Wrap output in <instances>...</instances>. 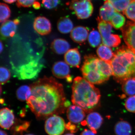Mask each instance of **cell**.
Here are the masks:
<instances>
[{"mask_svg":"<svg viewBox=\"0 0 135 135\" xmlns=\"http://www.w3.org/2000/svg\"><path fill=\"white\" fill-rule=\"evenodd\" d=\"M30 86L31 95L27 103L38 119L64 113L69 106L63 85L53 77L44 76Z\"/></svg>","mask_w":135,"mask_h":135,"instance_id":"cell-1","label":"cell"},{"mask_svg":"<svg viewBox=\"0 0 135 135\" xmlns=\"http://www.w3.org/2000/svg\"><path fill=\"white\" fill-rule=\"evenodd\" d=\"M71 101L74 105L81 108L86 113H90L99 106L101 94L94 84L81 77L74 79Z\"/></svg>","mask_w":135,"mask_h":135,"instance_id":"cell-2","label":"cell"},{"mask_svg":"<svg viewBox=\"0 0 135 135\" xmlns=\"http://www.w3.org/2000/svg\"><path fill=\"white\" fill-rule=\"evenodd\" d=\"M113 75L116 81L122 84L135 78V51L123 46L117 49L111 61Z\"/></svg>","mask_w":135,"mask_h":135,"instance_id":"cell-3","label":"cell"},{"mask_svg":"<svg viewBox=\"0 0 135 135\" xmlns=\"http://www.w3.org/2000/svg\"><path fill=\"white\" fill-rule=\"evenodd\" d=\"M81 68L83 78L93 84L104 83L113 75L111 62H107L90 55L85 56Z\"/></svg>","mask_w":135,"mask_h":135,"instance_id":"cell-4","label":"cell"},{"mask_svg":"<svg viewBox=\"0 0 135 135\" xmlns=\"http://www.w3.org/2000/svg\"><path fill=\"white\" fill-rule=\"evenodd\" d=\"M99 32L101 34L103 44L109 47H116L120 44L121 39L119 35L112 34V26L110 22L97 18Z\"/></svg>","mask_w":135,"mask_h":135,"instance_id":"cell-5","label":"cell"},{"mask_svg":"<svg viewBox=\"0 0 135 135\" xmlns=\"http://www.w3.org/2000/svg\"><path fill=\"white\" fill-rule=\"evenodd\" d=\"M38 59H34L17 67L15 70L17 77L21 79H30L36 78L42 67Z\"/></svg>","mask_w":135,"mask_h":135,"instance_id":"cell-6","label":"cell"},{"mask_svg":"<svg viewBox=\"0 0 135 135\" xmlns=\"http://www.w3.org/2000/svg\"><path fill=\"white\" fill-rule=\"evenodd\" d=\"M69 8L79 19H87L92 15L94 7L90 0H72Z\"/></svg>","mask_w":135,"mask_h":135,"instance_id":"cell-7","label":"cell"},{"mask_svg":"<svg viewBox=\"0 0 135 135\" xmlns=\"http://www.w3.org/2000/svg\"><path fill=\"white\" fill-rule=\"evenodd\" d=\"M65 128L64 119L57 115L49 117L45 122V131L49 135H62L64 132Z\"/></svg>","mask_w":135,"mask_h":135,"instance_id":"cell-8","label":"cell"},{"mask_svg":"<svg viewBox=\"0 0 135 135\" xmlns=\"http://www.w3.org/2000/svg\"><path fill=\"white\" fill-rule=\"evenodd\" d=\"M120 29L127 46L135 51V22L128 21Z\"/></svg>","mask_w":135,"mask_h":135,"instance_id":"cell-9","label":"cell"},{"mask_svg":"<svg viewBox=\"0 0 135 135\" xmlns=\"http://www.w3.org/2000/svg\"><path fill=\"white\" fill-rule=\"evenodd\" d=\"M52 72L56 78L65 79L68 83L72 81V78L70 74V67L65 62L60 61L55 63L52 67Z\"/></svg>","mask_w":135,"mask_h":135,"instance_id":"cell-10","label":"cell"},{"mask_svg":"<svg viewBox=\"0 0 135 135\" xmlns=\"http://www.w3.org/2000/svg\"><path fill=\"white\" fill-rule=\"evenodd\" d=\"M34 29L37 33L41 35L49 34L51 31V25L50 21L44 17L39 16L33 22Z\"/></svg>","mask_w":135,"mask_h":135,"instance_id":"cell-11","label":"cell"},{"mask_svg":"<svg viewBox=\"0 0 135 135\" xmlns=\"http://www.w3.org/2000/svg\"><path fill=\"white\" fill-rule=\"evenodd\" d=\"M66 114L70 122L77 124L83 121L85 117V112L81 107L74 105L68 108Z\"/></svg>","mask_w":135,"mask_h":135,"instance_id":"cell-12","label":"cell"},{"mask_svg":"<svg viewBox=\"0 0 135 135\" xmlns=\"http://www.w3.org/2000/svg\"><path fill=\"white\" fill-rule=\"evenodd\" d=\"M103 119L100 114L97 112H91L87 116L86 120L82 122L83 126L87 125L90 130L96 134L103 123Z\"/></svg>","mask_w":135,"mask_h":135,"instance_id":"cell-13","label":"cell"},{"mask_svg":"<svg viewBox=\"0 0 135 135\" xmlns=\"http://www.w3.org/2000/svg\"><path fill=\"white\" fill-rule=\"evenodd\" d=\"M15 117L13 112L7 108H3L0 111V125L4 129H9L13 125Z\"/></svg>","mask_w":135,"mask_h":135,"instance_id":"cell-14","label":"cell"},{"mask_svg":"<svg viewBox=\"0 0 135 135\" xmlns=\"http://www.w3.org/2000/svg\"><path fill=\"white\" fill-rule=\"evenodd\" d=\"M19 23V20L17 18L13 20H7L3 23L1 27V36L6 38L13 37L16 33Z\"/></svg>","mask_w":135,"mask_h":135,"instance_id":"cell-15","label":"cell"},{"mask_svg":"<svg viewBox=\"0 0 135 135\" xmlns=\"http://www.w3.org/2000/svg\"><path fill=\"white\" fill-rule=\"evenodd\" d=\"M64 59L65 62L72 67L79 68L81 63V56L79 50L74 48L69 50L65 53Z\"/></svg>","mask_w":135,"mask_h":135,"instance_id":"cell-16","label":"cell"},{"mask_svg":"<svg viewBox=\"0 0 135 135\" xmlns=\"http://www.w3.org/2000/svg\"><path fill=\"white\" fill-rule=\"evenodd\" d=\"M89 36L88 29L82 26L75 27L71 32V38L74 42L82 43L86 40Z\"/></svg>","mask_w":135,"mask_h":135,"instance_id":"cell-17","label":"cell"},{"mask_svg":"<svg viewBox=\"0 0 135 135\" xmlns=\"http://www.w3.org/2000/svg\"><path fill=\"white\" fill-rule=\"evenodd\" d=\"M116 11L112 3L108 0H106L99 9V18L104 21L110 22Z\"/></svg>","mask_w":135,"mask_h":135,"instance_id":"cell-18","label":"cell"},{"mask_svg":"<svg viewBox=\"0 0 135 135\" xmlns=\"http://www.w3.org/2000/svg\"><path fill=\"white\" fill-rule=\"evenodd\" d=\"M51 48L55 53L58 55H62L70 50V45L64 39H56L51 43Z\"/></svg>","mask_w":135,"mask_h":135,"instance_id":"cell-19","label":"cell"},{"mask_svg":"<svg viewBox=\"0 0 135 135\" xmlns=\"http://www.w3.org/2000/svg\"><path fill=\"white\" fill-rule=\"evenodd\" d=\"M97 53L99 58L104 61L110 62L114 56V53L110 47L104 44H101L98 47Z\"/></svg>","mask_w":135,"mask_h":135,"instance_id":"cell-20","label":"cell"},{"mask_svg":"<svg viewBox=\"0 0 135 135\" xmlns=\"http://www.w3.org/2000/svg\"><path fill=\"white\" fill-rule=\"evenodd\" d=\"M73 27L72 21L67 17L60 18L57 23V29L62 33H69L72 31Z\"/></svg>","mask_w":135,"mask_h":135,"instance_id":"cell-21","label":"cell"},{"mask_svg":"<svg viewBox=\"0 0 135 135\" xmlns=\"http://www.w3.org/2000/svg\"><path fill=\"white\" fill-rule=\"evenodd\" d=\"M114 132L116 135H130L132 132V128L127 122L121 120L115 125Z\"/></svg>","mask_w":135,"mask_h":135,"instance_id":"cell-22","label":"cell"},{"mask_svg":"<svg viewBox=\"0 0 135 135\" xmlns=\"http://www.w3.org/2000/svg\"><path fill=\"white\" fill-rule=\"evenodd\" d=\"M126 20L122 14L116 11L110 20V22L115 29H121L124 26Z\"/></svg>","mask_w":135,"mask_h":135,"instance_id":"cell-23","label":"cell"},{"mask_svg":"<svg viewBox=\"0 0 135 135\" xmlns=\"http://www.w3.org/2000/svg\"><path fill=\"white\" fill-rule=\"evenodd\" d=\"M31 95V89L30 86L27 85H23L19 87L16 92L17 99L20 101H27Z\"/></svg>","mask_w":135,"mask_h":135,"instance_id":"cell-24","label":"cell"},{"mask_svg":"<svg viewBox=\"0 0 135 135\" xmlns=\"http://www.w3.org/2000/svg\"><path fill=\"white\" fill-rule=\"evenodd\" d=\"M122 90L127 95H135V78L129 79L123 82L122 83Z\"/></svg>","mask_w":135,"mask_h":135,"instance_id":"cell-25","label":"cell"},{"mask_svg":"<svg viewBox=\"0 0 135 135\" xmlns=\"http://www.w3.org/2000/svg\"><path fill=\"white\" fill-rule=\"evenodd\" d=\"M101 39L102 38L99 32L94 29L90 32L88 37L89 43L90 46L94 48L100 45Z\"/></svg>","mask_w":135,"mask_h":135,"instance_id":"cell-26","label":"cell"},{"mask_svg":"<svg viewBox=\"0 0 135 135\" xmlns=\"http://www.w3.org/2000/svg\"><path fill=\"white\" fill-rule=\"evenodd\" d=\"M114 9L119 12H123L126 10L132 0H108Z\"/></svg>","mask_w":135,"mask_h":135,"instance_id":"cell-27","label":"cell"},{"mask_svg":"<svg viewBox=\"0 0 135 135\" xmlns=\"http://www.w3.org/2000/svg\"><path fill=\"white\" fill-rule=\"evenodd\" d=\"M0 21L1 23H3L10 17V9L9 6L5 3H1L0 4Z\"/></svg>","mask_w":135,"mask_h":135,"instance_id":"cell-28","label":"cell"},{"mask_svg":"<svg viewBox=\"0 0 135 135\" xmlns=\"http://www.w3.org/2000/svg\"><path fill=\"white\" fill-rule=\"evenodd\" d=\"M123 13L128 18L135 22V0H132Z\"/></svg>","mask_w":135,"mask_h":135,"instance_id":"cell-29","label":"cell"},{"mask_svg":"<svg viewBox=\"0 0 135 135\" xmlns=\"http://www.w3.org/2000/svg\"><path fill=\"white\" fill-rule=\"evenodd\" d=\"M0 81L1 85L4 84L10 79L11 73L7 68L1 67L0 68Z\"/></svg>","mask_w":135,"mask_h":135,"instance_id":"cell-30","label":"cell"},{"mask_svg":"<svg viewBox=\"0 0 135 135\" xmlns=\"http://www.w3.org/2000/svg\"><path fill=\"white\" fill-rule=\"evenodd\" d=\"M125 107L128 112L135 113V95L129 97L125 102Z\"/></svg>","mask_w":135,"mask_h":135,"instance_id":"cell-31","label":"cell"},{"mask_svg":"<svg viewBox=\"0 0 135 135\" xmlns=\"http://www.w3.org/2000/svg\"><path fill=\"white\" fill-rule=\"evenodd\" d=\"M30 123L28 122H24L21 125L17 126L14 129L15 135H22L23 132L25 131L29 127Z\"/></svg>","mask_w":135,"mask_h":135,"instance_id":"cell-32","label":"cell"},{"mask_svg":"<svg viewBox=\"0 0 135 135\" xmlns=\"http://www.w3.org/2000/svg\"><path fill=\"white\" fill-rule=\"evenodd\" d=\"M42 3L47 9H53L57 6L59 0H42Z\"/></svg>","mask_w":135,"mask_h":135,"instance_id":"cell-33","label":"cell"},{"mask_svg":"<svg viewBox=\"0 0 135 135\" xmlns=\"http://www.w3.org/2000/svg\"><path fill=\"white\" fill-rule=\"evenodd\" d=\"M35 2L36 0H17V5L18 7H29Z\"/></svg>","mask_w":135,"mask_h":135,"instance_id":"cell-34","label":"cell"},{"mask_svg":"<svg viewBox=\"0 0 135 135\" xmlns=\"http://www.w3.org/2000/svg\"><path fill=\"white\" fill-rule=\"evenodd\" d=\"M66 128L71 133H75L78 130V128L73 123L69 122L66 125Z\"/></svg>","mask_w":135,"mask_h":135,"instance_id":"cell-35","label":"cell"},{"mask_svg":"<svg viewBox=\"0 0 135 135\" xmlns=\"http://www.w3.org/2000/svg\"><path fill=\"white\" fill-rule=\"evenodd\" d=\"M95 134L92 130L85 129L81 133L80 135H96Z\"/></svg>","mask_w":135,"mask_h":135,"instance_id":"cell-36","label":"cell"},{"mask_svg":"<svg viewBox=\"0 0 135 135\" xmlns=\"http://www.w3.org/2000/svg\"><path fill=\"white\" fill-rule=\"evenodd\" d=\"M40 3L38 2H35L33 5V7L35 9H38L40 8Z\"/></svg>","mask_w":135,"mask_h":135,"instance_id":"cell-37","label":"cell"},{"mask_svg":"<svg viewBox=\"0 0 135 135\" xmlns=\"http://www.w3.org/2000/svg\"><path fill=\"white\" fill-rule=\"evenodd\" d=\"M5 2L8 3H12L16 1L17 0H3Z\"/></svg>","mask_w":135,"mask_h":135,"instance_id":"cell-38","label":"cell"},{"mask_svg":"<svg viewBox=\"0 0 135 135\" xmlns=\"http://www.w3.org/2000/svg\"><path fill=\"white\" fill-rule=\"evenodd\" d=\"M0 135H8L7 133L4 131L1 130L0 131Z\"/></svg>","mask_w":135,"mask_h":135,"instance_id":"cell-39","label":"cell"},{"mask_svg":"<svg viewBox=\"0 0 135 135\" xmlns=\"http://www.w3.org/2000/svg\"><path fill=\"white\" fill-rule=\"evenodd\" d=\"M0 43H1V44H0V46H1V53L2 52L3 50V47L2 41H1Z\"/></svg>","mask_w":135,"mask_h":135,"instance_id":"cell-40","label":"cell"},{"mask_svg":"<svg viewBox=\"0 0 135 135\" xmlns=\"http://www.w3.org/2000/svg\"><path fill=\"white\" fill-rule=\"evenodd\" d=\"M64 135H74L73 134H71V133H67V134H65Z\"/></svg>","mask_w":135,"mask_h":135,"instance_id":"cell-41","label":"cell"},{"mask_svg":"<svg viewBox=\"0 0 135 135\" xmlns=\"http://www.w3.org/2000/svg\"><path fill=\"white\" fill-rule=\"evenodd\" d=\"M25 135H34L32 134H26Z\"/></svg>","mask_w":135,"mask_h":135,"instance_id":"cell-42","label":"cell"}]
</instances>
